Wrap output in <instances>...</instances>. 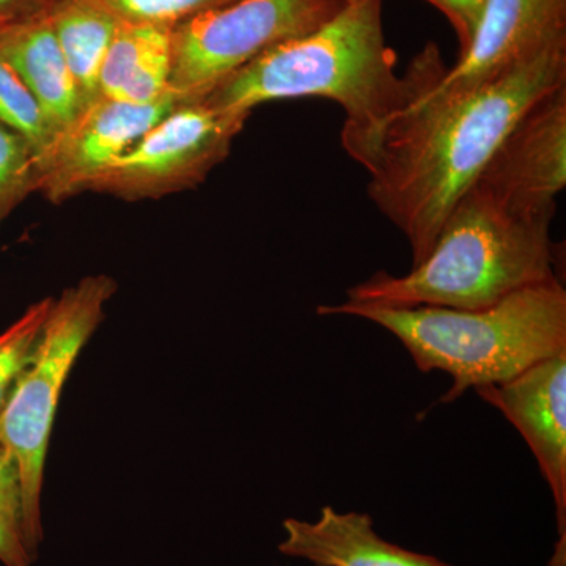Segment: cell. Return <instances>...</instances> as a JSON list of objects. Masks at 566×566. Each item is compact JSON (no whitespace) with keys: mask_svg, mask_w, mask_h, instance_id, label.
Masks as SVG:
<instances>
[{"mask_svg":"<svg viewBox=\"0 0 566 566\" xmlns=\"http://www.w3.org/2000/svg\"><path fill=\"white\" fill-rule=\"evenodd\" d=\"M566 84V39L472 91L409 104L387 123L370 163L368 196L405 234L412 266L430 255L458 199L545 93Z\"/></svg>","mask_w":566,"mask_h":566,"instance_id":"cell-1","label":"cell"},{"mask_svg":"<svg viewBox=\"0 0 566 566\" xmlns=\"http://www.w3.org/2000/svg\"><path fill=\"white\" fill-rule=\"evenodd\" d=\"M446 70L438 46L430 43L405 76H398L382 28V0H348L315 31L234 71L202 102L212 109L251 115L264 103L329 99L345 112V151L365 167L387 123L441 80Z\"/></svg>","mask_w":566,"mask_h":566,"instance_id":"cell-2","label":"cell"},{"mask_svg":"<svg viewBox=\"0 0 566 566\" xmlns=\"http://www.w3.org/2000/svg\"><path fill=\"white\" fill-rule=\"evenodd\" d=\"M553 218L516 214L472 185L447 216L422 263L405 275L379 271L349 289L346 303L471 311L560 282Z\"/></svg>","mask_w":566,"mask_h":566,"instance_id":"cell-3","label":"cell"},{"mask_svg":"<svg viewBox=\"0 0 566 566\" xmlns=\"http://www.w3.org/2000/svg\"><path fill=\"white\" fill-rule=\"evenodd\" d=\"M318 315L368 319L403 344L420 371L441 370L453 386L441 398L453 403L469 389L501 385L532 365L566 353V292L553 282L510 294L482 308L433 305L382 307L319 305Z\"/></svg>","mask_w":566,"mask_h":566,"instance_id":"cell-4","label":"cell"},{"mask_svg":"<svg viewBox=\"0 0 566 566\" xmlns=\"http://www.w3.org/2000/svg\"><path fill=\"white\" fill-rule=\"evenodd\" d=\"M111 275H87L54 300L31 364L22 371L2 416L0 444L20 469L25 534L33 556L43 543L41 493L48 446L63 386L77 357L104 319L117 293Z\"/></svg>","mask_w":566,"mask_h":566,"instance_id":"cell-5","label":"cell"},{"mask_svg":"<svg viewBox=\"0 0 566 566\" xmlns=\"http://www.w3.org/2000/svg\"><path fill=\"white\" fill-rule=\"evenodd\" d=\"M348 0H233L174 28L170 92L202 102L219 82L285 41L315 31Z\"/></svg>","mask_w":566,"mask_h":566,"instance_id":"cell-6","label":"cell"},{"mask_svg":"<svg viewBox=\"0 0 566 566\" xmlns=\"http://www.w3.org/2000/svg\"><path fill=\"white\" fill-rule=\"evenodd\" d=\"M249 117L203 102L180 103L96 175L87 192L144 202L196 189L229 158Z\"/></svg>","mask_w":566,"mask_h":566,"instance_id":"cell-7","label":"cell"},{"mask_svg":"<svg viewBox=\"0 0 566 566\" xmlns=\"http://www.w3.org/2000/svg\"><path fill=\"white\" fill-rule=\"evenodd\" d=\"M474 185L516 214L554 216L566 185V84L521 115Z\"/></svg>","mask_w":566,"mask_h":566,"instance_id":"cell-8","label":"cell"},{"mask_svg":"<svg viewBox=\"0 0 566 566\" xmlns=\"http://www.w3.org/2000/svg\"><path fill=\"white\" fill-rule=\"evenodd\" d=\"M175 96L155 104H132L98 96L52 137L36 155V192L62 203L87 192L96 175L125 155L175 106Z\"/></svg>","mask_w":566,"mask_h":566,"instance_id":"cell-9","label":"cell"},{"mask_svg":"<svg viewBox=\"0 0 566 566\" xmlns=\"http://www.w3.org/2000/svg\"><path fill=\"white\" fill-rule=\"evenodd\" d=\"M520 431L556 504L558 543L547 566H566V353L475 390Z\"/></svg>","mask_w":566,"mask_h":566,"instance_id":"cell-10","label":"cell"},{"mask_svg":"<svg viewBox=\"0 0 566 566\" xmlns=\"http://www.w3.org/2000/svg\"><path fill=\"white\" fill-rule=\"evenodd\" d=\"M562 39L566 0H486L468 50L416 102L472 91Z\"/></svg>","mask_w":566,"mask_h":566,"instance_id":"cell-11","label":"cell"},{"mask_svg":"<svg viewBox=\"0 0 566 566\" xmlns=\"http://www.w3.org/2000/svg\"><path fill=\"white\" fill-rule=\"evenodd\" d=\"M279 551L314 566H453L381 538L367 513H340L323 506L316 521L289 517Z\"/></svg>","mask_w":566,"mask_h":566,"instance_id":"cell-12","label":"cell"},{"mask_svg":"<svg viewBox=\"0 0 566 566\" xmlns=\"http://www.w3.org/2000/svg\"><path fill=\"white\" fill-rule=\"evenodd\" d=\"M0 61L6 62L39 99L54 134L82 109L76 85L39 0L0 21Z\"/></svg>","mask_w":566,"mask_h":566,"instance_id":"cell-13","label":"cell"},{"mask_svg":"<svg viewBox=\"0 0 566 566\" xmlns=\"http://www.w3.org/2000/svg\"><path fill=\"white\" fill-rule=\"evenodd\" d=\"M172 43L170 25L120 22L99 73V96L132 104L172 96Z\"/></svg>","mask_w":566,"mask_h":566,"instance_id":"cell-14","label":"cell"},{"mask_svg":"<svg viewBox=\"0 0 566 566\" xmlns=\"http://www.w3.org/2000/svg\"><path fill=\"white\" fill-rule=\"evenodd\" d=\"M69 65L82 107L99 96V73L118 22L82 0H39Z\"/></svg>","mask_w":566,"mask_h":566,"instance_id":"cell-15","label":"cell"},{"mask_svg":"<svg viewBox=\"0 0 566 566\" xmlns=\"http://www.w3.org/2000/svg\"><path fill=\"white\" fill-rule=\"evenodd\" d=\"M35 560L25 534L20 469L0 444V564L32 566Z\"/></svg>","mask_w":566,"mask_h":566,"instance_id":"cell-16","label":"cell"},{"mask_svg":"<svg viewBox=\"0 0 566 566\" xmlns=\"http://www.w3.org/2000/svg\"><path fill=\"white\" fill-rule=\"evenodd\" d=\"M52 303L54 297H44L32 304L21 318L0 334V416L22 371L31 364Z\"/></svg>","mask_w":566,"mask_h":566,"instance_id":"cell-17","label":"cell"},{"mask_svg":"<svg viewBox=\"0 0 566 566\" xmlns=\"http://www.w3.org/2000/svg\"><path fill=\"white\" fill-rule=\"evenodd\" d=\"M0 122L31 142L36 155L54 137L43 107L21 77L0 61Z\"/></svg>","mask_w":566,"mask_h":566,"instance_id":"cell-18","label":"cell"},{"mask_svg":"<svg viewBox=\"0 0 566 566\" xmlns=\"http://www.w3.org/2000/svg\"><path fill=\"white\" fill-rule=\"evenodd\" d=\"M35 159L31 142L0 122V223L36 192Z\"/></svg>","mask_w":566,"mask_h":566,"instance_id":"cell-19","label":"cell"},{"mask_svg":"<svg viewBox=\"0 0 566 566\" xmlns=\"http://www.w3.org/2000/svg\"><path fill=\"white\" fill-rule=\"evenodd\" d=\"M118 22L175 25L233 0H82Z\"/></svg>","mask_w":566,"mask_h":566,"instance_id":"cell-20","label":"cell"},{"mask_svg":"<svg viewBox=\"0 0 566 566\" xmlns=\"http://www.w3.org/2000/svg\"><path fill=\"white\" fill-rule=\"evenodd\" d=\"M449 20L463 54L474 39L486 0H427Z\"/></svg>","mask_w":566,"mask_h":566,"instance_id":"cell-21","label":"cell"},{"mask_svg":"<svg viewBox=\"0 0 566 566\" xmlns=\"http://www.w3.org/2000/svg\"><path fill=\"white\" fill-rule=\"evenodd\" d=\"M35 0H0V21L29 9Z\"/></svg>","mask_w":566,"mask_h":566,"instance_id":"cell-22","label":"cell"}]
</instances>
